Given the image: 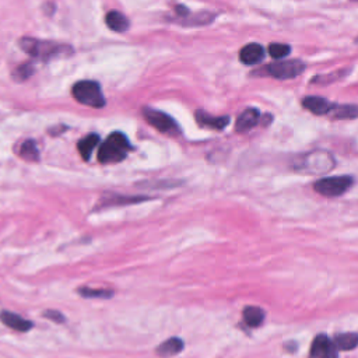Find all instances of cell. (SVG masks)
<instances>
[{
  "label": "cell",
  "mask_w": 358,
  "mask_h": 358,
  "mask_svg": "<svg viewBox=\"0 0 358 358\" xmlns=\"http://www.w3.org/2000/svg\"><path fill=\"white\" fill-rule=\"evenodd\" d=\"M99 141H101L99 136L95 134V133H91V134L85 136L84 138H81V140L77 143V150H78V152L81 154V157H83L85 161L90 159V157H91L94 148L99 144Z\"/></svg>",
  "instance_id": "2e32d148"
},
{
  "label": "cell",
  "mask_w": 358,
  "mask_h": 358,
  "mask_svg": "<svg viewBox=\"0 0 358 358\" xmlns=\"http://www.w3.org/2000/svg\"><path fill=\"white\" fill-rule=\"evenodd\" d=\"M309 358H337V348L326 334H317L312 341Z\"/></svg>",
  "instance_id": "ba28073f"
},
{
  "label": "cell",
  "mask_w": 358,
  "mask_h": 358,
  "mask_svg": "<svg viewBox=\"0 0 358 358\" xmlns=\"http://www.w3.org/2000/svg\"><path fill=\"white\" fill-rule=\"evenodd\" d=\"M143 116L147 119V122L152 127H155L161 133L171 134V136L179 133V127H178L176 122L169 115H166L161 110L145 106V108H143Z\"/></svg>",
  "instance_id": "8992f818"
},
{
  "label": "cell",
  "mask_w": 358,
  "mask_h": 358,
  "mask_svg": "<svg viewBox=\"0 0 358 358\" xmlns=\"http://www.w3.org/2000/svg\"><path fill=\"white\" fill-rule=\"evenodd\" d=\"M289 52H291V48L285 43H271V45H268V53L274 59H282V57L288 56Z\"/></svg>",
  "instance_id": "7402d4cb"
},
{
  "label": "cell",
  "mask_w": 358,
  "mask_h": 358,
  "mask_svg": "<svg viewBox=\"0 0 358 358\" xmlns=\"http://www.w3.org/2000/svg\"><path fill=\"white\" fill-rule=\"evenodd\" d=\"M34 73V67L31 63H24L21 66H18L14 71V78L18 81H24L28 77H31V74Z\"/></svg>",
  "instance_id": "603a6c76"
},
{
  "label": "cell",
  "mask_w": 358,
  "mask_h": 358,
  "mask_svg": "<svg viewBox=\"0 0 358 358\" xmlns=\"http://www.w3.org/2000/svg\"><path fill=\"white\" fill-rule=\"evenodd\" d=\"M71 94L77 102L92 106V108H102L105 105V98L102 95L101 87L96 81L83 80L73 85Z\"/></svg>",
  "instance_id": "3957f363"
},
{
  "label": "cell",
  "mask_w": 358,
  "mask_h": 358,
  "mask_svg": "<svg viewBox=\"0 0 358 358\" xmlns=\"http://www.w3.org/2000/svg\"><path fill=\"white\" fill-rule=\"evenodd\" d=\"M78 294L84 298H110L113 295L109 289H92V288H78Z\"/></svg>",
  "instance_id": "44dd1931"
},
{
  "label": "cell",
  "mask_w": 358,
  "mask_h": 358,
  "mask_svg": "<svg viewBox=\"0 0 358 358\" xmlns=\"http://www.w3.org/2000/svg\"><path fill=\"white\" fill-rule=\"evenodd\" d=\"M305 70V64L301 60H281L271 63L266 67V73L278 80L295 78Z\"/></svg>",
  "instance_id": "52a82bcc"
},
{
  "label": "cell",
  "mask_w": 358,
  "mask_h": 358,
  "mask_svg": "<svg viewBox=\"0 0 358 358\" xmlns=\"http://www.w3.org/2000/svg\"><path fill=\"white\" fill-rule=\"evenodd\" d=\"M334 166V159L331 154L323 150L310 151L303 154L296 164V168L305 173H323Z\"/></svg>",
  "instance_id": "277c9868"
},
{
  "label": "cell",
  "mask_w": 358,
  "mask_h": 358,
  "mask_svg": "<svg viewBox=\"0 0 358 358\" xmlns=\"http://www.w3.org/2000/svg\"><path fill=\"white\" fill-rule=\"evenodd\" d=\"M20 48L31 55L35 59H41L43 62H48L50 59L66 56L73 52V49L67 45H60L49 41H39L35 38H22L20 39Z\"/></svg>",
  "instance_id": "6da1fadb"
},
{
  "label": "cell",
  "mask_w": 358,
  "mask_h": 358,
  "mask_svg": "<svg viewBox=\"0 0 358 358\" xmlns=\"http://www.w3.org/2000/svg\"><path fill=\"white\" fill-rule=\"evenodd\" d=\"M354 180L351 176H333V178H323L315 182L313 189L326 197H336L345 193L351 186Z\"/></svg>",
  "instance_id": "5b68a950"
},
{
  "label": "cell",
  "mask_w": 358,
  "mask_h": 358,
  "mask_svg": "<svg viewBox=\"0 0 358 358\" xmlns=\"http://www.w3.org/2000/svg\"><path fill=\"white\" fill-rule=\"evenodd\" d=\"M196 120L200 126L221 130L229 123V116H211L204 110H196Z\"/></svg>",
  "instance_id": "8fae6325"
},
{
  "label": "cell",
  "mask_w": 358,
  "mask_h": 358,
  "mask_svg": "<svg viewBox=\"0 0 358 358\" xmlns=\"http://www.w3.org/2000/svg\"><path fill=\"white\" fill-rule=\"evenodd\" d=\"M333 344L337 350L350 351V350H354L357 347L358 336L355 333H340L334 337Z\"/></svg>",
  "instance_id": "ac0fdd59"
},
{
  "label": "cell",
  "mask_w": 358,
  "mask_h": 358,
  "mask_svg": "<svg viewBox=\"0 0 358 358\" xmlns=\"http://www.w3.org/2000/svg\"><path fill=\"white\" fill-rule=\"evenodd\" d=\"M131 150V144L129 138L120 133L115 131L106 137V140L102 141L99 151H98V159L102 164H113L124 159L127 151Z\"/></svg>",
  "instance_id": "7a4b0ae2"
},
{
  "label": "cell",
  "mask_w": 358,
  "mask_h": 358,
  "mask_svg": "<svg viewBox=\"0 0 358 358\" xmlns=\"http://www.w3.org/2000/svg\"><path fill=\"white\" fill-rule=\"evenodd\" d=\"M18 154L21 158H24L27 161H38L39 159V150L34 140H25L21 144Z\"/></svg>",
  "instance_id": "d6986e66"
},
{
  "label": "cell",
  "mask_w": 358,
  "mask_h": 358,
  "mask_svg": "<svg viewBox=\"0 0 358 358\" xmlns=\"http://www.w3.org/2000/svg\"><path fill=\"white\" fill-rule=\"evenodd\" d=\"M263 56H264V49L259 43H248L239 52L241 62L243 64H248V66H252V64H256V63L262 62Z\"/></svg>",
  "instance_id": "30bf717a"
},
{
  "label": "cell",
  "mask_w": 358,
  "mask_h": 358,
  "mask_svg": "<svg viewBox=\"0 0 358 358\" xmlns=\"http://www.w3.org/2000/svg\"><path fill=\"white\" fill-rule=\"evenodd\" d=\"M259 116H260V112L259 109L256 108H248L245 109L236 119V123H235V129L236 131L242 133V131H248L250 130L252 127H255L259 122Z\"/></svg>",
  "instance_id": "7c38bea8"
},
{
  "label": "cell",
  "mask_w": 358,
  "mask_h": 358,
  "mask_svg": "<svg viewBox=\"0 0 358 358\" xmlns=\"http://www.w3.org/2000/svg\"><path fill=\"white\" fill-rule=\"evenodd\" d=\"M336 119H355L357 106L355 105H336L330 113Z\"/></svg>",
  "instance_id": "ffe728a7"
},
{
  "label": "cell",
  "mask_w": 358,
  "mask_h": 358,
  "mask_svg": "<svg viewBox=\"0 0 358 358\" xmlns=\"http://www.w3.org/2000/svg\"><path fill=\"white\" fill-rule=\"evenodd\" d=\"M105 21H106V25L115 31V32H124L129 29V20L126 15H123L122 13L119 11H109L105 17Z\"/></svg>",
  "instance_id": "9a60e30c"
},
{
  "label": "cell",
  "mask_w": 358,
  "mask_h": 358,
  "mask_svg": "<svg viewBox=\"0 0 358 358\" xmlns=\"http://www.w3.org/2000/svg\"><path fill=\"white\" fill-rule=\"evenodd\" d=\"M0 320L10 329L17 330V331H28L32 327V322L24 319L22 316L8 312V310H3L0 313Z\"/></svg>",
  "instance_id": "4fadbf2b"
},
{
  "label": "cell",
  "mask_w": 358,
  "mask_h": 358,
  "mask_svg": "<svg viewBox=\"0 0 358 358\" xmlns=\"http://www.w3.org/2000/svg\"><path fill=\"white\" fill-rule=\"evenodd\" d=\"M302 105L315 115H330L334 108V103L322 96H305Z\"/></svg>",
  "instance_id": "9c48e42d"
},
{
  "label": "cell",
  "mask_w": 358,
  "mask_h": 358,
  "mask_svg": "<svg viewBox=\"0 0 358 358\" xmlns=\"http://www.w3.org/2000/svg\"><path fill=\"white\" fill-rule=\"evenodd\" d=\"M242 316H243V322L249 327H257L264 320V310L259 306H246L242 312Z\"/></svg>",
  "instance_id": "e0dca14e"
},
{
  "label": "cell",
  "mask_w": 358,
  "mask_h": 358,
  "mask_svg": "<svg viewBox=\"0 0 358 358\" xmlns=\"http://www.w3.org/2000/svg\"><path fill=\"white\" fill-rule=\"evenodd\" d=\"M182 350H183V340L179 337H171V338L162 341L155 348V352L162 358H168V357H173V355L179 354Z\"/></svg>",
  "instance_id": "5bb4252c"
},
{
  "label": "cell",
  "mask_w": 358,
  "mask_h": 358,
  "mask_svg": "<svg viewBox=\"0 0 358 358\" xmlns=\"http://www.w3.org/2000/svg\"><path fill=\"white\" fill-rule=\"evenodd\" d=\"M43 316L50 319V320H53V322H56V323H63L64 322V316L60 312H57V310H52V309L50 310H45Z\"/></svg>",
  "instance_id": "cb8c5ba5"
}]
</instances>
